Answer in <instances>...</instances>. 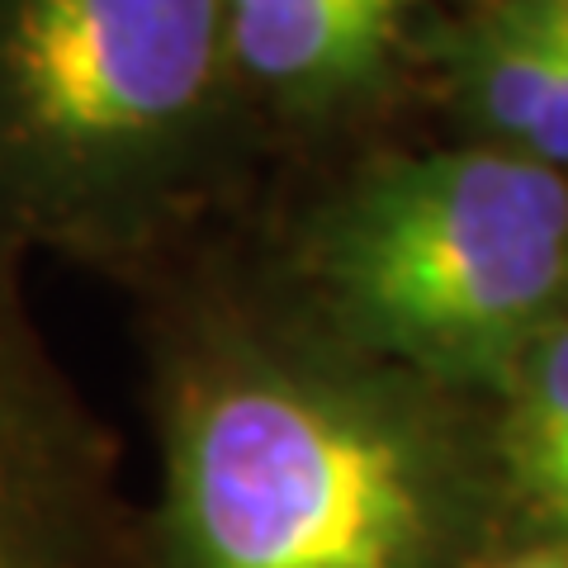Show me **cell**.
<instances>
[{
	"mask_svg": "<svg viewBox=\"0 0 568 568\" xmlns=\"http://www.w3.org/2000/svg\"><path fill=\"white\" fill-rule=\"evenodd\" d=\"M0 568H156L110 436L0 280Z\"/></svg>",
	"mask_w": 568,
	"mask_h": 568,
	"instance_id": "277c9868",
	"label": "cell"
},
{
	"mask_svg": "<svg viewBox=\"0 0 568 568\" xmlns=\"http://www.w3.org/2000/svg\"><path fill=\"white\" fill-rule=\"evenodd\" d=\"M497 388L507 394L497 426L507 497L545 545H568V317L536 336Z\"/></svg>",
	"mask_w": 568,
	"mask_h": 568,
	"instance_id": "52a82bcc",
	"label": "cell"
},
{
	"mask_svg": "<svg viewBox=\"0 0 568 568\" xmlns=\"http://www.w3.org/2000/svg\"><path fill=\"white\" fill-rule=\"evenodd\" d=\"M422 0H223L227 58L265 95L323 110L384 71Z\"/></svg>",
	"mask_w": 568,
	"mask_h": 568,
	"instance_id": "5b68a950",
	"label": "cell"
},
{
	"mask_svg": "<svg viewBox=\"0 0 568 568\" xmlns=\"http://www.w3.org/2000/svg\"><path fill=\"white\" fill-rule=\"evenodd\" d=\"M223 0H0V171L33 213L152 200L219 104Z\"/></svg>",
	"mask_w": 568,
	"mask_h": 568,
	"instance_id": "3957f363",
	"label": "cell"
},
{
	"mask_svg": "<svg viewBox=\"0 0 568 568\" xmlns=\"http://www.w3.org/2000/svg\"><path fill=\"white\" fill-rule=\"evenodd\" d=\"M332 342L436 384H503L568 317V175L503 148L394 162L351 185L298 252Z\"/></svg>",
	"mask_w": 568,
	"mask_h": 568,
	"instance_id": "7a4b0ae2",
	"label": "cell"
},
{
	"mask_svg": "<svg viewBox=\"0 0 568 568\" xmlns=\"http://www.w3.org/2000/svg\"><path fill=\"white\" fill-rule=\"evenodd\" d=\"M526 14L540 24V33L549 43H555V52L568 62V0H521Z\"/></svg>",
	"mask_w": 568,
	"mask_h": 568,
	"instance_id": "ba28073f",
	"label": "cell"
},
{
	"mask_svg": "<svg viewBox=\"0 0 568 568\" xmlns=\"http://www.w3.org/2000/svg\"><path fill=\"white\" fill-rule=\"evenodd\" d=\"M484 568H568V545H530V549H517L507 559H493Z\"/></svg>",
	"mask_w": 568,
	"mask_h": 568,
	"instance_id": "9c48e42d",
	"label": "cell"
},
{
	"mask_svg": "<svg viewBox=\"0 0 568 568\" xmlns=\"http://www.w3.org/2000/svg\"><path fill=\"white\" fill-rule=\"evenodd\" d=\"M459 91L493 148L568 171V62L521 0H497L455 48Z\"/></svg>",
	"mask_w": 568,
	"mask_h": 568,
	"instance_id": "8992f818",
	"label": "cell"
},
{
	"mask_svg": "<svg viewBox=\"0 0 568 568\" xmlns=\"http://www.w3.org/2000/svg\"><path fill=\"white\" fill-rule=\"evenodd\" d=\"M156 568H446L465 484L403 369L304 313L200 308L156 375Z\"/></svg>",
	"mask_w": 568,
	"mask_h": 568,
	"instance_id": "6da1fadb",
	"label": "cell"
}]
</instances>
